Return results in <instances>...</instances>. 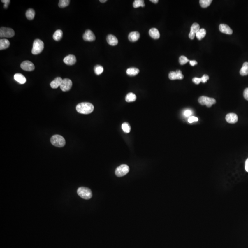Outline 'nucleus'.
<instances>
[{"instance_id": "obj_1", "label": "nucleus", "mask_w": 248, "mask_h": 248, "mask_svg": "<svg viewBox=\"0 0 248 248\" xmlns=\"http://www.w3.org/2000/svg\"><path fill=\"white\" fill-rule=\"evenodd\" d=\"M94 106L88 102H83L78 104L76 106V109L78 113L87 115L92 113L94 110Z\"/></svg>"}, {"instance_id": "obj_2", "label": "nucleus", "mask_w": 248, "mask_h": 248, "mask_svg": "<svg viewBox=\"0 0 248 248\" xmlns=\"http://www.w3.org/2000/svg\"><path fill=\"white\" fill-rule=\"evenodd\" d=\"M50 141L52 145L57 147H63L66 143L65 139L63 136L59 135H53L51 138Z\"/></svg>"}, {"instance_id": "obj_3", "label": "nucleus", "mask_w": 248, "mask_h": 248, "mask_svg": "<svg viewBox=\"0 0 248 248\" xmlns=\"http://www.w3.org/2000/svg\"><path fill=\"white\" fill-rule=\"evenodd\" d=\"M44 43L40 39H36L33 44L32 53L34 55H37L42 52L44 49Z\"/></svg>"}, {"instance_id": "obj_4", "label": "nucleus", "mask_w": 248, "mask_h": 248, "mask_svg": "<svg viewBox=\"0 0 248 248\" xmlns=\"http://www.w3.org/2000/svg\"><path fill=\"white\" fill-rule=\"evenodd\" d=\"M77 194L81 198L89 199L92 197V194L91 190L87 187H80L77 189Z\"/></svg>"}, {"instance_id": "obj_5", "label": "nucleus", "mask_w": 248, "mask_h": 248, "mask_svg": "<svg viewBox=\"0 0 248 248\" xmlns=\"http://www.w3.org/2000/svg\"><path fill=\"white\" fill-rule=\"evenodd\" d=\"M198 101L200 104L202 105H205L207 107H210L216 103L215 99L205 96H200L198 99Z\"/></svg>"}, {"instance_id": "obj_6", "label": "nucleus", "mask_w": 248, "mask_h": 248, "mask_svg": "<svg viewBox=\"0 0 248 248\" xmlns=\"http://www.w3.org/2000/svg\"><path fill=\"white\" fill-rule=\"evenodd\" d=\"M15 35L14 31L12 29L2 27L0 29V37L1 38H11Z\"/></svg>"}, {"instance_id": "obj_7", "label": "nucleus", "mask_w": 248, "mask_h": 248, "mask_svg": "<svg viewBox=\"0 0 248 248\" xmlns=\"http://www.w3.org/2000/svg\"><path fill=\"white\" fill-rule=\"evenodd\" d=\"M130 170L129 166L126 165H122L116 168L115 174L118 177H122L128 173Z\"/></svg>"}, {"instance_id": "obj_8", "label": "nucleus", "mask_w": 248, "mask_h": 248, "mask_svg": "<svg viewBox=\"0 0 248 248\" xmlns=\"http://www.w3.org/2000/svg\"><path fill=\"white\" fill-rule=\"evenodd\" d=\"M72 86V82L71 80L69 79L65 78L63 80V81L60 86V87L62 91L67 92L71 90Z\"/></svg>"}, {"instance_id": "obj_9", "label": "nucleus", "mask_w": 248, "mask_h": 248, "mask_svg": "<svg viewBox=\"0 0 248 248\" xmlns=\"http://www.w3.org/2000/svg\"><path fill=\"white\" fill-rule=\"evenodd\" d=\"M169 78L171 80H182L184 78V76L180 70H177L176 72H170L169 74Z\"/></svg>"}, {"instance_id": "obj_10", "label": "nucleus", "mask_w": 248, "mask_h": 248, "mask_svg": "<svg viewBox=\"0 0 248 248\" xmlns=\"http://www.w3.org/2000/svg\"><path fill=\"white\" fill-rule=\"evenodd\" d=\"M20 66L22 69L26 71H31L35 69L34 64L31 61L28 60L22 62Z\"/></svg>"}, {"instance_id": "obj_11", "label": "nucleus", "mask_w": 248, "mask_h": 248, "mask_svg": "<svg viewBox=\"0 0 248 248\" xmlns=\"http://www.w3.org/2000/svg\"><path fill=\"white\" fill-rule=\"evenodd\" d=\"M84 40L87 41H93L95 40L96 37L92 31L87 29L83 35Z\"/></svg>"}, {"instance_id": "obj_12", "label": "nucleus", "mask_w": 248, "mask_h": 248, "mask_svg": "<svg viewBox=\"0 0 248 248\" xmlns=\"http://www.w3.org/2000/svg\"><path fill=\"white\" fill-rule=\"evenodd\" d=\"M200 29V26L198 23H194L191 27L190 32L189 34V37L190 39H191V40H193L194 39L196 33L199 31Z\"/></svg>"}, {"instance_id": "obj_13", "label": "nucleus", "mask_w": 248, "mask_h": 248, "mask_svg": "<svg viewBox=\"0 0 248 248\" xmlns=\"http://www.w3.org/2000/svg\"><path fill=\"white\" fill-rule=\"evenodd\" d=\"M64 62L67 65H74L76 62V57L73 55L70 54L64 57Z\"/></svg>"}, {"instance_id": "obj_14", "label": "nucleus", "mask_w": 248, "mask_h": 248, "mask_svg": "<svg viewBox=\"0 0 248 248\" xmlns=\"http://www.w3.org/2000/svg\"><path fill=\"white\" fill-rule=\"evenodd\" d=\"M226 120L229 123H236L238 120V117L236 114L234 113H229L226 116Z\"/></svg>"}, {"instance_id": "obj_15", "label": "nucleus", "mask_w": 248, "mask_h": 248, "mask_svg": "<svg viewBox=\"0 0 248 248\" xmlns=\"http://www.w3.org/2000/svg\"><path fill=\"white\" fill-rule=\"evenodd\" d=\"M219 30L221 33L227 35H232L233 34V30L228 25L226 24H221L219 25Z\"/></svg>"}, {"instance_id": "obj_16", "label": "nucleus", "mask_w": 248, "mask_h": 248, "mask_svg": "<svg viewBox=\"0 0 248 248\" xmlns=\"http://www.w3.org/2000/svg\"><path fill=\"white\" fill-rule=\"evenodd\" d=\"M107 41L108 44H110L111 46H116L118 43V39L114 35H108L107 37Z\"/></svg>"}, {"instance_id": "obj_17", "label": "nucleus", "mask_w": 248, "mask_h": 248, "mask_svg": "<svg viewBox=\"0 0 248 248\" xmlns=\"http://www.w3.org/2000/svg\"><path fill=\"white\" fill-rule=\"evenodd\" d=\"M63 80L61 77H57L54 80H52L50 83V86L53 89H56L60 86L62 83Z\"/></svg>"}, {"instance_id": "obj_18", "label": "nucleus", "mask_w": 248, "mask_h": 248, "mask_svg": "<svg viewBox=\"0 0 248 248\" xmlns=\"http://www.w3.org/2000/svg\"><path fill=\"white\" fill-rule=\"evenodd\" d=\"M140 38V34L137 31H133L130 33L128 36V39L131 42H135L138 40Z\"/></svg>"}, {"instance_id": "obj_19", "label": "nucleus", "mask_w": 248, "mask_h": 248, "mask_svg": "<svg viewBox=\"0 0 248 248\" xmlns=\"http://www.w3.org/2000/svg\"><path fill=\"white\" fill-rule=\"evenodd\" d=\"M14 79L17 82L21 84L25 83L26 82V78L22 74L17 73L14 75Z\"/></svg>"}, {"instance_id": "obj_20", "label": "nucleus", "mask_w": 248, "mask_h": 248, "mask_svg": "<svg viewBox=\"0 0 248 248\" xmlns=\"http://www.w3.org/2000/svg\"><path fill=\"white\" fill-rule=\"evenodd\" d=\"M149 34L152 38L154 39H158L160 37V33L158 29L156 28L151 29L149 31Z\"/></svg>"}, {"instance_id": "obj_21", "label": "nucleus", "mask_w": 248, "mask_h": 248, "mask_svg": "<svg viewBox=\"0 0 248 248\" xmlns=\"http://www.w3.org/2000/svg\"><path fill=\"white\" fill-rule=\"evenodd\" d=\"M10 42L8 39H1L0 40V50H4L9 48Z\"/></svg>"}, {"instance_id": "obj_22", "label": "nucleus", "mask_w": 248, "mask_h": 248, "mask_svg": "<svg viewBox=\"0 0 248 248\" xmlns=\"http://www.w3.org/2000/svg\"><path fill=\"white\" fill-rule=\"evenodd\" d=\"M139 73V70L136 68H130L126 70V74L129 76H135Z\"/></svg>"}, {"instance_id": "obj_23", "label": "nucleus", "mask_w": 248, "mask_h": 248, "mask_svg": "<svg viewBox=\"0 0 248 248\" xmlns=\"http://www.w3.org/2000/svg\"><path fill=\"white\" fill-rule=\"evenodd\" d=\"M240 73L242 76H245L248 75V62L244 63Z\"/></svg>"}, {"instance_id": "obj_24", "label": "nucleus", "mask_w": 248, "mask_h": 248, "mask_svg": "<svg viewBox=\"0 0 248 248\" xmlns=\"http://www.w3.org/2000/svg\"><path fill=\"white\" fill-rule=\"evenodd\" d=\"M63 31L60 29H57L53 35V38L56 41H59L63 37Z\"/></svg>"}, {"instance_id": "obj_25", "label": "nucleus", "mask_w": 248, "mask_h": 248, "mask_svg": "<svg viewBox=\"0 0 248 248\" xmlns=\"http://www.w3.org/2000/svg\"><path fill=\"white\" fill-rule=\"evenodd\" d=\"M206 31L205 29H199V31L196 33V37L198 39V40H201L203 38L205 37V36H206Z\"/></svg>"}, {"instance_id": "obj_26", "label": "nucleus", "mask_w": 248, "mask_h": 248, "mask_svg": "<svg viewBox=\"0 0 248 248\" xmlns=\"http://www.w3.org/2000/svg\"><path fill=\"white\" fill-rule=\"evenodd\" d=\"M35 11L34 9L32 8H29L27 10L26 12V17L28 20H32L34 19L35 16Z\"/></svg>"}, {"instance_id": "obj_27", "label": "nucleus", "mask_w": 248, "mask_h": 248, "mask_svg": "<svg viewBox=\"0 0 248 248\" xmlns=\"http://www.w3.org/2000/svg\"><path fill=\"white\" fill-rule=\"evenodd\" d=\"M137 99V96L135 94L130 92L127 94L126 96V101L127 102H132L135 101Z\"/></svg>"}, {"instance_id": "obj_28", "label": "nucleus", "mask_w": 248, "mask_h": 248, "mask_svg": "<svg viewBox=\"0 0 248 248\" xmlns=\"http://www.w3.org/2000/svg\"><path fill=\"white\" fill-rule=\"evenodd\" d=\"M212 1V0H200L199 1V4L202 8H206L210 5Z\"/></svg>"}, {"instance_id": "obj_29", "label": "nucleus", "mask_w": 248, "mask_h": 248, "mask_svg": "<svg viewBox=\"0 0 248 248\" xmlns=\"http://www.w3.org/2000/svg\"><path fill=\"white\" fill-rule=\"evenodd\" d=\"M134 8H138L139 7H144L145 6L144 1L143 0H135L133 4Z\"/></svg>"}, {"instance_id": "obj_30", "label": "nucleus", "mask_w": 248, "mask_h": 248, "mask_svg": "<svg viewBox=\"0 0 248 248\" xmlns=\"http://www.w3.org/2000/svg\"><path fill=\"white\" fill-rule=\"evenodd\" d=\"M103 70H104L103 68L101 65H96L94 68L95 73L98 75L102 74L103 72Z\"/></svg>"}, {"instance_id": "obj_31", "label": "nucleus", "mask_w": 248, "mask_h": 248, "mask_svg": "<svg viewBox=\"0 0 248 248\" xmlns=\"http://www.w3.org/2000/svg\"><path fill=\"white\" fill-rule=\"evenodd\" d=\"M70 3L69 0H60L59 1V8H64L67 7Z\"/></svg>"}, {"instance_id": "obj_32", "label": "nucleus", "mask_w": 248, "mask_h": 248, "mask_svg": "<svg viewBox=\"0 0 248 248\" xmlns=\"http://www.w3.org/2000/svg\"><path fill=\"white\" fill-rule=\"evenodd\" d=\"M122 129L124 132L129 133L131 131V126L128 123L125 122L122 125Z\"/></svg>"}, {"instance_id": "obj_33", "label": "nucleus", "mask_w": 248, "mask_h": 248, "mask_svg": "<svg viewBox=\"0 0 248 248\" xmlns=\"http://www.w3.org/2000/svg\"><path fill=\"white\" fill-rule=\"evenodd\" d=\"M179 63L181 65H184L186 64L187 62H189V59L184 56H182L179 57Z\"/></svg>"}, {"instance_id": "obj_34", "label": "nucleus", "mask_w": 248, "mask_h": 248, "mask_svg": "<svg viewBox=\"0 0 248 248\" xmlns=\"http://www.w3.org/2000/svg\"><path fill=\"white\" fill-rule=\"evenodd\" d=\"M198 118L197 117H195V116H191V117H189V118L188 119V122L190 123H192L194 122H198Z\"/></svg>"}, {"instance_id": "obj_35", "label": "nucleus", "mask_w": 248, "mask_h": 248, "mask_svg": "<svg viewBox=\"0 0 248 248\" xmlns=\"http://www.w3.org/2000/svg\"><path fill=\"white\" fill-rule=\"evenodd\" d=\"M201 82L202 83H206L207 82V80H208L209 79V77L208 76V75H204L201 78Z\"/></svg>"}, {"instance_id": "obj_36", "label": "nucleus", "mask_w": 248, "mask_h": 248, "mask_svg": "<svg viewBox=\"0 0 248 248\" xmlns=\"http://www.w3.org/2000/svg\"><path fill=\"white\" fill-rule=\"evenodd\" d=\"M193 82L195 84L198 85L201 82V78H198V77H194L193 79Z\"/></svg>"}, {"instance_id": "obj_37", "label": "nucleus", "mask_w": 248, "mask_h": 248, "mask_svg": "<svg viewBox=\"0 0 248 248\" xmlns=\"http://www.w3.org/2000/svg\"><path fill=\"white\" fill-rule=\"evenodd\" d=\"M1 1L2 3H3L4 4V8H8L9 4L10 3V0H2Z\"/></svg>"}, {"instance_id": "obj_38", "label": "nucleus", "mask_w": 248, "mask_h": 248, "mask_svg": "<svg viewBox=\"0 0 248 248\" xmlns=\"http://www.w3.org/2000/svg\"><path fill=\"white\" fill-rule=\"evenodd\" d=\"M192 114V111L190 110H186L184 112V115L186 117H189Z\"/></svg>"}, {"instance_id": "obj_39", "label": "nucleus", "mask_w": 248, "mask_h": 248, "mask_svg": "<svg viewBox=\"0 0 248 248\" xmlns=\"http://www.w3.org/2000/svg\"><path fill=\"white\" fill-rule=\"evenodd\" d=\"M244 96L245 99L248 101V88H246L244 90Z\"/></svg>"}, {"instance_id": "obj_40", "label": "nucleus", "mask_w": 248, "mask_h": 248, "mask_svg": "<svg viewBox=\"0 0 248 248\" xmlns=\"http://www.w3.org/2000/svg\"><path fill=\"white\" fill-rule=\"evenodd\" d=\"M189 63L192 66H194V65L198 64L197 62L195 60H189Z\"/></svg>"}, {"instance_id": "obj_41", "label": "nucleus", "mask_w": 248, "mask_h": 248, "mask_svg": "<svg viewBox=\"0 0 248 248\" xmlns=\"http://www.w3.org/2000/svg\"><path fill=\"white\" fill-rule=\"evenodd\" d=\"M245 169L247 172H248V158L246 159L245 163Z\"/></svg>"}, {"instance_id": "obj_42", "label": "nucleus", "mask_w": 248, "mask_h": 248, "mask_svg": "<svg viewBox=\"0 0 248 248\" xmlns=\"http://www.w3.org/2000/svg\"><path fill=\"white\" fill-rule=\"evenodd\" d=\"M150 1L153 2L154 3H157L158 2V0H150Z\"/></svg>"}, {"instance_id": "obj_43", "label": "nucleus", "mask_w": 248, "mask_h": 248, "mask_svg": "<svg viewBox=\"0 0 248 248\" xmlns=\"http://www.w3.org/2000/svg\"><path fill=\"white\" fill-rule=\"evenodd\" d=\"M100 1L101 2H102V3H104V2H106L107 0H100Z\"/></svg>"}]
</instances>
